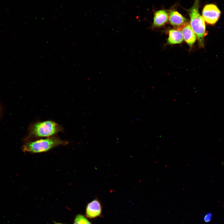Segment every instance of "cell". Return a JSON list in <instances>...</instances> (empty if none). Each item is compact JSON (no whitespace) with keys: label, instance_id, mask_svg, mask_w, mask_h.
Returning a JSON list of instances; mask_svg holds the SVG:
<instances>
[{"label":"cell","instance_id":"cell-1","mask_svg":"<svg viewBox=\"0 0 224 224\" xmlns=\"http://www.w3.org/2000/svg\"><path fill=\"white\" fill-rule=\"evenodd\" d=\"M62 126L51 120L37 122L30 125L28 129L27 141L30 139L40 138H49L54 136L63 131Z\"/></svg>","mask_w":224,"mask_h":224},{"label":"cell","instance_id":"cell-2","mask_svg":"<svg viewBox=\"0 0 224 224\" xmlns=\"http://www.w3.org/2000/svg\"><path fill=\"white\" fill-rule=\"evenodd\" d=\"M68 143V142L53 136L34 141H27L23 145L22 150L25 152L40 153L47 152L56 147Z\"/></svg>","mask_w":224,"mask_h":224},{"label":"cell","instance_id":"cell-3","mask_svg":"<svg viewBox=\"0 0 224 224\" xmlns=\"http://www.w3.org/2000/svg\"><path fill=\"white\" fill-rule=\"evenodd\" d=\"M199 0H195L193 5L188 10L192 29L195 34L199 44L204 45V37L206 35L205 21L199 12Z\"/></svg>","mask_w":224,"mask_h":224},{"label":"cell","instance_id":"cell-4","mask_svg":"<svg viewBox=\"0 0 224 224\" xmlns=\"http://www.w3.org/2000/svg\"><path fill=\"white\" fill-rule=\"evenodd\" d=\"M221 12L217 6L213 4L206 5L203 9L202 17L208 24L214 25L219 19Z\"/></svg>","mask_w":224,"mask_h":224},{"label":"cell","instance_id":"cell-5","mask_svg":"<svg viewBox=\"0 0 224 224\" xmlns=\"http://www.w3.org/2000/svg\"><path fill=\"white\" fill-rule=\"evenodd\" d=\"M177 29L181 31L185 42L189 46H192L196 40V36L190 25L186 23L183 26L178 27Z\"/></svg>","mask_w":224,"mask_h":224},{"label":"cell","instance_id":"cell-6","mask_svg":"<svg viewBox=\"0 0 224 224\" xmlns=\"http://www.w3.org/2000/svg\"><path fill=\"white\" fill-rule=\"evenodd\" d=\"M102 207L100 201L95 199L87 204L86 210V217L94 218L99 216L101 212Z\"/></svg>","mask_w":224,"mask_h":224},{"label":"cell","instance_id":"cell-7","mask_svg":"<svg viewBox=\"0 0 224 224\" xmlns=\"http://www.w3.org/2000/svg\"><path fill=\"white\" fill-rule=\"evenodd\" d=\"M168 14L165 10H159L154 14L153 25L155 27H161L164 25L168 21Z\"/></svg>","mask_w":224,"mask_h":224},{"label":"cell","instance_id":"cell-8","mask_svg":"<svg viewBox=\"0 0 224 224\" xmlns=\"http://www.w3.org/2000/svg\"><path fill=\"white\" fill-rule=\"evenodd\" d=\"M169 21L174 26L180 27L186 23V19L178 12L171 10L169 13Z\"/></svg>","mask_w":224,"mask_h":224},{"label":"cell","instance_id":"cell-9","mask_svg":"<svg viewBox=\"0 0 224 224\" xmlns=\"http://www.w3.org/2000/svg\"><path fill=\"white\" fill-rule=\"evenodd\" d=\"M167 42L170 44H179L182 42L183 37L181 30L178 29H171L169 30Z\"/></svg>","mask_w":224,"mask_h":224},{"label":"cell","instance_id":"cell-10","mask_svg":"<svg viewBox=\"0 0 224 224\" xmlns=\"http://www.w3.org/2000/svg\"><path fill=\"white\" fill-rule=\"evenodd\" d=\"M73 224H91L83 215L79 214L75 217Z\"/></svg>","mask_w":224,"mask_h":224},{"label":"cell","instance_id":"cell-11","mask_svg":"<svg viewBox=\"0 0 224 224\" xmlns=\"http://www.w3.org/2000/svg\"><path fill=\"white\" fill-rule=\"evenodd\" d=\"M212 214L211 212H208L203 217L204 222L206 223H208L210 222L212 218Z\"/></svg>","mask_w":224,"mask_h":224},{"label":"cell","instance_id":"cell-12","mask_svg":"<svg viewBox=\"0 0 224 224\" xmlns=\"http://www.w3.org/2000/svg\"><path fill=\"white\" fill-rule=\"evenodd\" d=\"M54 224H63L60 223L56 222H54Z\"/></svg>","mask_w":224,"mask_h":224}]
</instances>
